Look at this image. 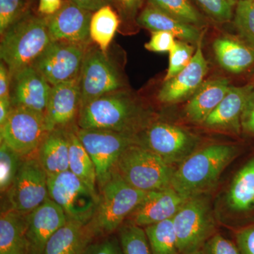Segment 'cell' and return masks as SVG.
Instances as JSON below:
<instances>
[{"label": "cell", "mask_w": 254, "mask_h": 254, "mask_svg": "<svg viewBox=\"0 0 254 254\" xmlns=\"http://www.w3.org/2000/svg\"><path fill=\"white\" fill-rule=\"evenodd\" d=\"M67 220L63 209L50 198L28 214V254H43L50 237Z\"/></svg>", "instance_id": "cell-19"}, {"label": "cell", "mask_w": 254, "mask_h": 254, "mask_svg": "<svg viewBox=\"0 0 254 254\" xmlns=\"http://www.w3.org/2000/svg\"><path fill=\"white\" fill-rule=\"evenodd\" d=\"M23 157L11 149L4 142L0 145V190L6 193L12 185L21 164Z\"/></svg>", "instance_id": "cell-33"}, {"label": "cell", "mask_w": 254, "mask_h": 254, "mask_svg": "<svg viewBox=\"0 0 254 254\" xmlns=\"http://www.w3.org/2000/svg\"><path fill=\"white\" fill-rule=\"evenodd\" d=\"M226 203L235 213L254 210V157L234 177L227 193Z\"/></svg>", "instance_id": "cell-27"}, {"label": "cell", "mask_w": 254, "mask_h": 254, "mask_svg": "<svg viewBox=\"0 0 254 254\" xmlns=\"http://www.w3.org/2000/svg\"><path fill=\"white\" fill-rule=\"evenodd\" d=\"M124 86L121 73L107 53L98 47L88 48L80 74L81 108Z\"/></svg>", "instance_id": "cell-11"}, {"label": "cell", "mask_w": 254, "mask_h": 254, "mask_svg": "<svg viewBox=\"0 0 254 254\" xmlns=\"http://www.w3.org/2000/svg\"><path fill=\"white\" fill-rule=\"evenodd\" d=\"M120 23V16L110 5L103 6L92 15L90 37L103 53L108 52Z\"/></svg>", "instance_id": "cell-29"}, {"label": "cell", "mask_w": 254, "mask_h": 254, "mask_svg": "<svg viewBox=\"0 0 254 254\" xmlns=\"http://www.w3.org/2000/svg\"><path fill=\"white\" fill-rule=\"evenodd\" d=\"M202 10L217 22L230 21L233 16V6L230 0H194Z\"/></svg>", "instance_id": "cell-37"}, {"label": "cell", "mask_w": 254, "mask_h": 254, "mask_svg": "<svg viewBox=\"0 0 254 254\" xmlns=\"http://www.w3.org/2000/svg\"><path fill=\"white\" fill-rule=\"evenodd\" d=\"M230 1L235 5V4H237V2H238L239 1H240V0H230Z\"/></svg>", "instance_id": "cell-49"}, {"label": "cell", "mask_w": 254, "mask_h": 254, "mask_svg": "<svg viewBox=\"0 0 254 254\" xmlns=\"http://www.w3.org/2000/svg\"><path fill=\"white\" fill-rule=\"evenodd\" d=\"M109 236L92 242L83 254H124L120 240Z\"/></svg>", "instance_id": "cell-40"}, {"label": "cell", "mask_w": 254, "mask_h": 254, "mask_svg": "<svg viewBox=\"0 0 254 254\" xmlns=\"http://www.w3.org/2000/svg\"><path fill=\"white\" fill-rule=\"evenodd\" d=\"M51 85L33 65L11 76L10 100L12 107H23L46 113Z\"/></svg>", "instance_id": "cell-15"}, {"label": "cell", "mask_w": 254, "mask_h": 254, "mask_svg": "<svg viewBox=\"0 0 254 254\" xmlns=\"http://www.w3.org/2000/svg\"><path fill=\"white\" fill-rule=\"evenodd\" d=\"M203 254H241L236 244L216 232L202 248Z\"/></svg>", "instance_id": "cell-38"}, {"label": "cell", "mask_w": 254, "mask_h": 254, "mask_svg": "<svg viewBox=\"0 0 254 254\" xmlns=\"http://www.w3.org/2000/svg\"><path fill=\"white\" fill-rule=\"evenodd\" d=\"M230 87L225 78L203 82L187 103L184 111L185 118L190 123L202 125L223 100Z\"/></svg>", "instance_id": "cell-21"}, {"label": "cell", "mask_w": 254, "mask_h": 254, "mask_svg": "<svg viewBox=\"0 0 254 254\" xmlns=\"http://www.w3.org/2000/svg\"><path fill=\"white\" fill-rule=\"evenodd\" d=\"M234 23L241 36L254 48V4L252 0H240L237 3Z\"/></svg>", "instance_id": "cell-34"}, {"label": "cell", "mask_w": 254, "mask_h": 254, "mask_svg": "<svg viewBox=\"0 0 254 254\" xmlns=\"http://www.w3.org/2000/svg\"><path fill=\"white\" fill-rule=\"evenodd\" d=\"M252 2H253L254 4V0H252Z\"/></svg>", "instance_id": "cell-50"}, {"label": "cell", "mask_w": 254, "mask_h": 254, "mask_svg": "<svg viewBox=\"0 0 254 254\" xmlns=\"http://www.w3.org/2000/svg\"><path fill=\"white\" fill-rule=\"evenodd\" d=\"M190 63L171 79L164 81L158 99L165 104H175L190 98L203 83L208 72V63L202 50L201 41L197 43Z\"/></svg>", "instance_id": "cell-16"}, {"label": "cell", "mask_w": 254, "mask_h": 254, "mask_svg": "<svg viewBox=\"0 0 254 254\" xmlns=\"http://www.w3.org/2000/svg\"><path fill=\"white\" fill-rule=\"evenodd\" d=\"M185 254H203V251L202 250L195 251V252H190V253Z\"/></svg>", "instance_id": "cell-48"}, {"label": "cell", "mask_w": 254, "mask_h": 254, "mask_svg": "<svg viewBox=\"0 0 254 254\" xmlns=\"http://www.w3.org/2000/svg\"><path fill=\"white\" fill-rule=\"evenodd\" d=\"M49 198L63 209L68 219L88 224L99 201L94 193L70 170L48 176Z\"/></svg>", "instance_id": "cell-9"}, {"label": "cell", "mask_w": 254, "mask_h": 254, "mask_svg": "<svg viewBox=\"0 0 254 254\" xmlns=\"http://www.w3.org/2000/svg\"><path fill=\"white\" fill-rule=\"evenodd\" d=\"M76 135L96 169L98 188L108 182L120 155L137 143L136 135L101 129H85L75 126Z\"/></svg>", "instance_id": "cell-8"}, {"label": "cell", "mask_w": 254, "mask_h": 254, "mask_svg": "<svg viewBox=\"0 0 254 254\" xmlns=\"http://www.w3.org/2000/svg\"><path fill=\"white\" fill-rule=\"evenodd\" d=\"M83 9L95 11L106 5L113 4V0H70Z\"/></svg>", "instance_id": "cell-46"}, {"label": "cell", "mask_w": 254, "mask_h": 254, "mask_svg": "<svg viewBox=\"0 0 254 254\" xmlns=\"http://www.w3.org/2000/svg\"><path fill=\"white\" fill-rule=\"evenodd\" d=\"M28 214L8 208L0 216V254H28Z\"/></svg>", "instance_id": "cell-26"}, {"label": "cell", "mask_w": 254, "mask_h": 254, "mask_svg": "<svg viewBox=\"0 0 254 254\" xmlns=\"http://www.w3.org/2000/svg\"><path fill=\"white\" fill-rule=\"evenodd\" d=\"M136 21L152 32H168L180 41L197 43L201 41L199 28L177 19L150 4L140 13Z\"/></svg>", "instance_id": "cell-23"}, {"label": "cell", "mask_w": 254, "mask_h": 254, "mask_svg": "<svg viewBox=\"0 0 254 254\" xmlns=\"http://www.w3.org/2000/svg\"><path fill=\"white\" fill-rule=\"evenodd\" d=\"M95 239L88 224L68 219L50 237L43 254H83Z\"/></svg>", "instance_id": "cell-22"}, {"label": "cell", "mask_w": 254, "mask_h": 254, "mask_svg": "<svg viewBox=\"0 0 254 254\" xmlns=\"http://www.w3.org/2000/svg\"><path fill=\"white\" fill-rule=\"evenodd\" d=\"M175 38L168 32H152L150 41L145 43L144 47L145 49L154 53H170L176 42Z\"/></svg>", "instance_id": "cell-39"}, {"label": "cell", "mask_w": 254, "mask_h": 254, "mask_svg": "<svg viewBox=\"0 0 254 254\" xmlns=\"http://www.w3.org/2000/svg\"><path fill=\"white\" fill-rule=\"evenodd\" d=\"M152 254H181L173 218L144 227Z\"/></svg>", "instance_id": "cell-30"}, {"label": "cell", "mask_w": 254, "mask_h": 254, "mask_svg": "<svg viewBox=\"0 0 254 254\" xmlns=\"http://www.w3.org/2000/svg\"><path fill=\"white\" fill-rule=\"evenodd\" d=\"M219 64L232 73H240L254 64V48L231 36L217 38L213 43Z\"/></svg>", "instance_id": "cell-25"}, {"label": "cell", "mask_w": 254, "mask_h": 254, "mask_svg": "<svg viewBox=\"0 0 254 254\" xmlns=\"http://www.w3.org/2000/svg\"><path fill=\"white\" fill-rule=\"evenodd\" d=\"M36 154L48 176L69 170L67 127L48 132Z\"/></svg>", "instance_id": "cell-24"}, {"label": "cell", "mask_w": 254, "mask_h": 254, "mask_svg": "<svg viewBox=\"0 0 254 254\" xmlns=\"http://www.w3.org/2000/svg\"><path fill=\"white\" fill-rule=\"evenodd\" d=\"M143 1V0H113V4L117 8L120 18L123 21H130L136 18Z\"/></svg>", "instance_id": "cell-42"}, {"label": "cell", "mask_w": 254, "mask_h": 254, "mask_svg": "<svg viewBox=\"0 0 254 254\" xmlns=\"http://www.w3.org/2000/svg\"><path fill=\"white\" fill-rule=\"evenodd\" d=\"M77 127L137 135L151 121V113L125 90L103 95L81 108Z\"/></svg>", "instance_id": "cell-1"}, {"label": "cell", "mask_w": 254, "mask_h": 254, "mask_svg": "<svg viewBox=\"0 0 254 254\" xmlns=\"http://www.w3.org/2000/svg\"><path fill=\"white\" fill-rule=\"evenodd\" d=\"M149 4L177 19L201 27L205 20L190 0H149Z\"/></svg>", "instance_id": "cell-31"}, {"label": "cell", "mask_w": 254, "mask_h": 254, "mask_svg": "<svg viewBox=\"0 0 254 254\" xmlns=\"http://www.w3.org/2000/svg\"><path fill=\"white\" fill-rule=\"evenodd\" d=\"M254 90L252 85L230 87L225 98L205 119L202 126L212 130L240 134L242 112L247 98Z\"/></svg>", "instance_id": "cell-20"}, {"label": "cell", "mask_w": 254, "mask_h": 254, "mask_svg": "<svg viewBox=\"0 0 254 254\" xmlns=\"http://www.w3.org/2000/svg\"><path fill=\"white\" fill-rule=\"evenodd\" d=\"M6 194L9 208L23 214L31 213L49 198L48 175L36 153L23 158Z\"/></svg>", "instance_id": "cell-12"}, {"label": "cell", "mask_w": 254, "mask_h": 254, "mask_svg": "<svg viewBox=\"0 0 254 254\" xmlns=\"http://www.w3.org/2000/svg\"><path fill=\"white\" fill-rule=\"evenodd\" d=\"M48 133L44 114L12 107L6 123L0 127V141L26 158L36 153Z\"/></svg>", "instance_id": "cell-10"}, {"label": "cell", "mask_w": 254, "mask_h": 254, "mask_svg": "<svg viewBox=\"0 0 254 254\" xmlns=\"http://www.w3.org/2000/svg\"><path fill=\"white\" fill-rule=\"evenodd\" d=\"M11 76L7 66L2 61L0 63V98H10Z\"/></svg>", "instance_id": "cell-44"}, {"label": "cell", "mask_w": 254, "mask_h": 254, "mask_svg": "<svg viewBox=\"0 0 254 254\" xmlns=\"http://www.w3.org/2000/svg\"><path fill=\"white\" fill-rule=\"evenodd\" d=\"M69 170L94 193L97 190L96 169L91 156L76 135L75 126L67 127Z\"/></svg>", "instance_id": "cell-28"}, {"label": "cell", "mask_w": 254, "mask_h": 254, "mask_svg": "<svg viewBox=\"0 0 254 254\" xmlns=\"http://www.w3.org/2000/svg\"><path fill=\"white\" fill-rule=\"evenodd\" d=\"M114 170L133 188L148 192L172 187L175 168L150 150L135 143L120 155Z\"/></svg>", "instance_id": "cell-5"}, {"label": "cell", "mask_w": 254, "mask_h": 254, "mask_svg": "<svg viewBox=\"0 0 254 254\" xmlns=\"http://www.w3.org/2000/svg\"><path fill=\"white\" fill-rule=\"evenodd\" d=\"M237 154L238 148L230 144H212L197 150L175 169L172 188L187 198L204 194L216 185Z\"/></svg>", "instance_id": "cell-2"}, {"label": "cell", "mask_w": 254, "mask_h": 254, "mask_svg": "<svg viewBox=\"0 0 254 254\" xmlns=\"http://www.w3.org/2000/svg\"><path fill=\"white\" fill-rule=\"evenodd\" d=\"M51 42L46 17L28 11L1 36L0 58L12 76L33 65Z\"/></svg>", "instance_id": "cell-3"}, {"label": "cell", "mask_w": 254, "mask_h": 254, "mask_svg": "<svg viewBox=\"0 0 254 254\" xmlns=\"http://www.w3.org/2000/svg\"><path fill=\"white\" fill-rule=\"evenodd\" d=\"M119 230V240L124 254H152L143 227L128 222Z\"/></svg>", "instance_id": "cell-32"}, {"label": "cell", "mask_w": 254, "mask_h": 254, "mask_svg": "<svg viewBox=\"0 0 254 254\" xmlns=\"http://www.w3.org/2000/svg\"><path fill=\"white\" fill-rule=\"evenodd\" d=\"M190 43L183 41H176L173 49L170 50V60L168 71L165 75L164 81L171 79L178 74L187 65L194 55V48Z\"/></svg>", "instance_id": "cell-35"}, {"label": "cell", "mask_w": 254, "mask_h": 254, "mask_svg": "<svg viewBox=\"0 0 254 254\" xmlns=\"http://www.w3.org/2000/svg\"><path fill=\"white\" fill-rule=\"evenodd\" d=\"M242 130L254 136V90L247 98L241 117Z\"/></svg>", "instance_id": "cell-43"}, {"label": "cell", "mask_w": 254, "mask_h": 254, "mask_svg": "<svg viewBox=\"0 0 254 254\" xmlns=\"http://www.w3.org/2000/svg\"><path fill=\"white\" fill-rule=\"evenodd\" d=\"M235 237L241 254H254V224L238 229Z\"/></svg>", "instance_id": "cell-41"}, {"label": "cell", "mask_w": 254, "mask_h": 254, "mask_svg": "<svg viewBox=\"0 0 254 254\" xmlns=\"http://www.w3.org/2000/svg\"><path fill=\"white\" fill-rule=\"evenodd\" d=\"M138 144L170 165L181 164L198 150L200 138L182 127L154 122L136 135Z\"/></svg>", "instance_id": "cell-7"}, {"label": "cell", "mask_w": 254, "mask_h": 254, "mask_svg": "<svg viewBox=\"0 0 254 254\" xmlns=\"http://www.w3.org/2000/svg\"><path fill=\"white\" fill-rule=\"evenodd\" d=\"M180 254L202 250L216 233V222L210 202L204 195L187 200L173 218Z\"/></svg>", "instance_id": "cell-6"}, {"label": "cell", "mask_w": 254, "mask_h": 254, "mask_svg": "<svg viewBox=\"0 0 254 254\" xmlns=\"http://www.w3.org/2000/svg\"><path fill=\"white\" fill-rule=\"evenodd\" d=\"M88 45L52 41L33 66L51 86L79 77Z\"/></svg>", "instance_id": "cell-13"}, {"label": "cell", "mask_w": 254, "mask_h": 254, "mask_svg": "<svg viewBox=\"0 0 254 254\" xmlns=\"http://www.w3.org/2000/svg\"><path fill=\"white\" fill-rule=\"evenodd\" d=\"M92 11L70 0H64L58 12L47 16L52 41L89 45Z\"/></svg>", "instance_id": "cell-14"}, {"label": "cell", "mask_w": 254, "mask_h": 254, "mask_svg": "<svg viewBox=\"0 0 254 254\" xmlns=\"http://www.w3.org/2000/svg\"><path fill=\"white\" fill-rule=\"evenodd\" d=\"M189 198L172 187L147 192L141 203L128 216V222L144 228L173 218Z\"/></svg>", "instance_id": "cell-18"}, {"label": "cell", "mask_w": 254, "mask_h": 254, "mask_svg": "<svg viewBox=\"0 0 254 254\" xmlns=\"http://www.w3.org/2000/svg\"><path fill=\"white\" fill-rule=\"evenodd\" d=\"M64 0H40L38 11L47 16L58 12L63 6Z\"/></svg>", "instance_id": "cell-45"}, {"label": "cell", "mask_w": 254, "mask_h": 254, "mask_svg": "<svg viewBox=\"0 0 254 254\" xmlns=\"http://www.w3.org/2000/svg\"><path fill=\"white\" fill-rule=\"evenodd\" d=\"M12 109L10 98H0V127L6 123Z\"/></svg>", "instance_id": "cell-47"}, {"label": "cell", "mask_w": 254, "mask_h": 254, "mask_svg": "<svg viewBox=\"0 0 254 254\" xmlns=\"http://www.w3.org/2000/svg\"><path fill=\"white\" fill-rule=\"evenodd\" d=\"M28 11V0H0L1 36Z\"/></svg>", "instance_id": "cell-36"}, {"label": "cell", "mask_w": 254, "mask_h": 254, "mask_svg": "<svg viewBox=\"0 0 254 254\" xmlns=\"http://www.w3.org/2000/svg\"><path fill=\"white\" fill-rule=\"evenodd\" d=\"M81 108L79 77L52 87L45 120L48 132L66 128L77 119Z\"/></svg>", "instance_id": "cell-17"}, {"label": "cell", "mask_w": 254, "mask_h": 254, "mask_svg": "<svg viewBox=\"0 0 254 254\" xmlns=\"http://www.w3.org/2000/svg\"><path fill=\"white\" fill-rule=\"evenodd\" d=\"M98 190V206L88 223L95 238L109 236L118 230L147 193L128 185L115 170Z\"/></svg>", "instance_id": "cell-4"}]
</instances>
